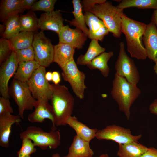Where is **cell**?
I'll use <instances>...</instances> for the list:
<instances>
[{
  "label": "cell",
  "instance_id": "obj_1",
  "mask_svg": "<svg viewBox=\"0 0 157 157\" xmlns=\"http://www.w3.org/2000/svg\"><path fill=\"white\" fill-rule=\"evenodd\" d=\"M147 25L128 17L124 14L122 16V31L125 35L127 51L132 57L138 60H145L147 57L143 44Z\"/></svg>",
  "mask_w": 157,
  "mask_h": 157
},
{
  "label": "cell",
  "instance_id": "obj_2",
  "mask_svg": "<svg viewBox=\"0 0 157 157\" xmlns=\"http://www.w3.org/2000/svg\"><path fill=\"white\" fill-rule=\"evenodd\" d=\"M141 93L137 85L128 82L126 79L115 73L112 82L110 94L117 104L119 110L123 112L129 120L131 107Z\"/></svg>",
  "mask_w": 157,
  "mask_h": 157
},
{
  "label": "cell",
  "instance_id": "obj_3",
  "mask_svg": "<svg viewBox=\"0 0 157 157\" xmlns=\"http://www.w3.org/2000/svg\"><path fill=\"white\" fill-rule=\"evenodd\" d=\"M53 92L51 99L55 127L66 126L68 118L72 116L75 99L68 88L59 84H52Z\"/></svg>",
  "mask_w": 157,
  "mask_h": 157
},
{
  "label": "cell",
  "instance_id": "obj_4",
  "mask_svg": "<svg viewBox=\"0 0 157 157\" xmlns=\"http://www.w3.org/2000/svg\"><path fill=\"white\" fill-rule=\"evenodd\" d=\"M123 10L113 6L109 1L95 5L89 11L102 20L114 36L119 38L122 33V17Z\"/></svg>",
  "mask_w": 157,
  "mask_h": 157
},
{
  "label": "cell",
  "instance_id": "obj_5",
  "mask_svg": "<svg viewBox=\"0 0 157 157\" xmlns=\"http://www.w3.org/2000/svg\"><path fill=\"white\" fill-rule=\"evenodd\" d=\"M20 138L22 140L27 138L31 140L35 146L42 150L48 147L55 149L59 147L61 143L60 132L52 130L49 132L44 131L41 128L35 126L28 127L19 134Z\"/></svg>",
  "mask_w": 157,
  "mask_h": 157
},
{
  "label": "cell",
  "instance_id": "obj_6",
  "mask_svg": "<svg viewBox=\"0 0 157 157\" xmlns=\"http://www.w3.org/2000/svg\"><path fill=\"white\" fill-rule=\"evenodd\" d=\"M9 92L18 106L19 115L23 119L24 111L32 110L36 101L33 96L27 83L13 78Z\"/></svg>",
  "mask_w": 157,
  "mask_h": 157
},
{
  "label": "cell",
  "instance_id": "obj_7",
  "mask_svg": "<svg viewBox=\"0 0 157 157\" xmlns=\"http://www.w3.org/2000/svg\"><path fill=\"white\" fill-rule=\"evenodd\" d=\"M32 46L35 53V60L40 66L48 67L53 62L54 45L45 36L43 31L35 34Z\"/></svg>",
  "mask_w": 157,
  "mask_h": 157
},
{
  "label": "cell",
  "instance_id": "obj_8",
  "mask_svg": "<svg viewBox=\"0 0 157 157\" xmlns=\"http://www.w3.org/2000/svg\"><path fill=\"white\" fill-rule=\"evenodd\" d=\"M45 68L40 66L34 72L27 83L35 99L49 101L51 97L53 86L46 78Z\"/></svg>",
  "mask_w": 157,
  "mask_h": 157
},
{
  "label": "cell",
  "instance_id": "obj_9",
  "mask_svg": "<svg viewBox=\"0 0 157 157\" xmlns=\"http://www.w3.org/2000/svg\"><path fill=\"white\" fill-rule=\"evenodd\" d=\"M119 47L118 57L115 66L116 73L129 82L137 85L140 80L138 68L133 59L127 55L124 42H120Z\"/></svg>",
  "mask_w": 157,
  "mask_h": 157
},
{
  "label": "cell",
  "instance_id": "obj_10",
  "mask_svg": "<svg viewBox=\"0 0 157 157\" xmlns=\"http://www.w3.org/2000/svg\"><path fill=\"white\" fill-rule=\"evenodd\" d=\"M62 70L64 80L69 83L76 96L80 99H83L87 88L85 83V73L78 69L74 59L68 62Z\"/></svg>",
  "mask_w": 157,
  "mask_h": 157
},
{
  "label": "cell",
  "instance_id": "obj_11",
  "mask_svg": "<svg viewBox=\"0 0 157 157\" xmlns=\"http://www.w3.org/2000/svg\"><path fill=\"white\" fill-rule=\"evenodd\" d=\"M142 136L141 134L133 135L129 129L113 124L98 130L95 138L99 140H111L118 144H124L133 142H138Z\"/></svg>",
  "mask_w": 157,
  "mask_h": 157
},
{
  "label": "cell",
  "instance_id": "obj_12",
  "mask_svg": "<svg viewBox=\"0 0 157 157\" xmlns=\"http://www.w3.org/2000/svg\"><path fill=\"white\" fill-rule=\"evenodd\" d=\"M18 63L14 51L8 58L1 65L0 68V93L1 96L6 98L10 97L8 83L15 75Z\"/></svg>",
  "mask_w": 157,
  "mask_h": 157
},
{
  "label": "cell",
  "instance_id": "obj_13",
  "mask_svg": "<svg viewBox=\"0 0 157 157\" xmlns=\"http://www.w3.org/2000/svg\"><path fill=\"white\" fill-rule=\"evenodd\" d=\"M59 43L69 45L75 49L83 48L88 37L78 29H72L67 25L63 26L58 34Z\"/></svg>",
  "mask_w": 157,
  "mask_h": 157
},
{
  "label": "cell",
  "instance_id": "obj_14",
  "mask_svg": "<svg viewBox=\"0 0 157 157\" xmlns=\"http://www.w3.org/2000/svg\"><path fill=\"white\" fill-rule=\"evenodd\" d=\"M48 101L43 99L36 100L34 106L35 110L28 115V119L32 123H42L45 119H49L52 123L51 130L56 131V127L54 125L53 110Z\"/></svg>",
  "mask_w": 157,
  "mask_h": 157
},
{
  "label": "cell",
  "instance_id": "obj_15",
  "mask_svg": "<svg viewBox=\"0 0 157 157\" xmlns=\"http://www.w3.org/2000/svg\"><path fill=\"white\" fill-rule=\"evenodd\" d=\"M86 25L88 27V38L102 41L109 32L103 22L90 11L84 13Z\"/></svg>",
  "mask_w": 157,
  "mask_h": 157
},
{
  "label": "cell",
  "instance_id": "obj_16",
  "mask_svg": "<svg viewBox=\"0 0 157 157\" xmlns=\"http://www.w3.org/2000/svg\"><path fill=\"white\" fill-rule=\"evenodd\" d=\"M64 19L59 10L44 12L38 19V24L41 31L51 30L58 34L62 27Z\"/></svg>",
  "mask_w": 157,
  "mask_h": 157
},
{
  "label": "cell",
  "instance_id": "obj_17",
  "mask_svg": "<svg viewBox=\"0 0 157 157\" xmlns=\"http://www.w3.org/2000/svg\"><path fill=\"white\" fill-rule=\"evenodd\" d=\"M143 42L147 57L155 63L157 60V28L152 21L147 25Z\"/></svg>",
  "mask_w": 157,
  "mask_h": 157
},
{
  "label": "cell",
  "instance_id": "obj_18",
  "mask_svg": "<svg viewBox=\"0 0 157 157\" xmlns=\"http://www.w3.org/2000/svg\"><path fill=\"white\" fill-rule=\"evenodd\" d=\"M18 115L6 113L0 115V145L7 148L9 146V139L12 126L14 124L21 121Z\"/></svg>",
  "mask_w": 157,
  "mask_h": 157
},
{
  "label": "cell",
  "instance_id": "obj_19",
  "mask_svg": "<svg viewBox=\"0 0 157 157\" xmlns=\"http://www.w3.org/2000/svg\"><path fill=\"white\" fill-rule=\"evenodd\" d=\"M90 142L76 135L66 156L67 157H93L94 152L90 147Z\"/></svg>",
  "mask_w": 157,
  "mask_h": 157
},
{
  "label": "cell",
  "instance_id": "obj_20",
  "mask_svg": "<svg viewBox=\"0 0 157 157\" xmlns=\"http://www.w3.org/2000/svg\"><path fill=\"white\" fill-rule=\"evenodd\" d=\"M66 124L74 130L76 135L89 142L95 138L98 130L97 128H90L79 121L75 116H70L67 120Z\"/></svg>",
  "mask_w": 157,
  "mask_h": 157
},
{
  "label": "cell",
  "instance_id": "obj_21",
  "mask_svg": "<svg viewBox=\"0 0 157 157\" xmlns=\"http://www.w3.org/2000/svg\"><path fill=\"white\" fill-rule=\"evenodd\" d=\"M75 49L65 44L58 43L54 45L53 62L56 63L62 69L68 62L74 59Z\"/></svg>",
  "mask_w": 157,
  "mask_h": 157
},
{
  "label": "cell",
  "instance_id": "obj_22",
  "mask_svg": "<svg viewBox=\"0 0 157 157\" xmlns=\"http://www.w3.org/2000/svg\"><path fill=\"white\" fill-rule=\"evenodd\" d=\"M25 11L21 0H2L0 5V20L3 23L9 18Z\"/></svg>",
  "mask_w": 157,
  "mask_h": 157
},
{
  "label": "cell",
  "instance_id": "obj_23",
  "mask_svg": "<svg viewBox=\"0 0 157 157\" xmlns=\"http://www.w3.org/2000/svg\"><path fill=\"white\" fill-rule=\"evenodd\" d=\"M118 144L117 154L119 157H140L148 148L136 142Z\"/></svg>",
  "mask_w": 157,
  "mask_h": 157
},
{
  "label": "cell",
  "instance_id": "obj_24",
  "mask_svg": "<svg viewBox=\"0 0 157 157\" xmlns=\"http://www.w3.org/2000/svg\"><path fill=\"white\" fill-rule=\"evenodd\" d=\"M81 1L80 0H72L74 10L72 13L74 18L71 21H66L69 22L70 26H74L76 28L81 30L88 37L89 30L87 27L85 16L83 12Z\"/></svg>",
  "mask_w": 157,
  "mask_h": 157
},
{
  "label": "cell",
  "instance_id": "obj_25",
  "mask_svg": "<svg viewBox=\"0 0 157 157\" xmlns=\"http://www.w3.org/2000/svg\"><path fill=\"white\" fill-rule=\"evenodd\" d=\"M40 66L35 60L19 63L13 78L20 81L27 82Z\"/></svg>",
  "mask_w": 157,
  "mask_h": 157
},
{
  "label": "cell",
  "instance_id": "obj_26",
  "mask_svg": "<svg viewBox=\"0 0 157 157\" xmlns=\"http://www.w3.org/2000/svg\"><path fill=\"white\" fill-rule=\"evenodd\" d=\"M105 51V48L100 45L98 40H91L86 53L79 56L76 64L78 65H87L95 58Z\"/></svg>",
  "mask_w": 157,
  "mask_h": 157
},
{
  "label": "cell",
  "instance_id": "obj_27",
  "mask_svg": "<svg viewBox=\"0 0 157 157\" xmlns=\"http://www.w3.org/2000/svg\"><path fill=\"white\" fill-rule=\"evenodd\" d=\"M113 55V51L103 53L95 58L87 66L91 70H99L104 76L107 77L110 72L108 62Z\"/></svg>",
  "mask_w": 157,
  "mask_h": 157
},
{
  "label": "cell",
  "instance_id": "obj_28",
  "mask_svg": "<svg viewBox=\"0 0 157 157\" xmlns=\"http://www.w3.org/2000/svg\"><path fill=\"white\" fill-rule=\"evenodd\" d=\"M34 34L33 32L21 31L9 39L13 51L27 48L32 46Z\"/></svg>",
  "mask_w": 157,
  "mask_h": 157
},
{
  "label": "cell",
  "instance_id": "obj_29",
  "mask_svg": "<svg viewBox=\"0 0 157 157\" xmlns=\"http://www.w3.org/2000/svg\"><path fill=\"white\" fill-rule=\"evenodd\" d=\"M38 19L34 12L30 11L26 14L19 15L21 31L34 32L39 29Z\"/></svg>",
  "mask_w": 157,
  "mask_h": 157
},
{
  "label": "cell",
  "instance_id": "obj_30",
  "mask_svg": "<svg viewBox=\"0 0 157 157\" xmlns=\"http://www.w3.org/2000/svg\"><path fill=\"white\" fill-rule=\"evenodd\" d=\"M124 10V9L134 7L138 8L157 9V0H122L116 6Z\"/></svg>",
  "mask_w": 157,
  "mask_h": 157
},
{
  "label": "cell",
  "instance_id": "obj_31",
  "mask_svg": "<svg viewBox=\"0 0 157 157\" xmlns=\"http://www.w3.org/2000/svg\"><path fill=\"white\" fill-rule=\"evenodd\" d=\"M19 14L12 16L3 23L6 29L2 38L9 40L21 31L19 21Z\"/></svg>",
  "mask_w": 157,
  "mask_h": 157
},
{
  "label": "cell",
  "instance_id": "obj_32",
  "mask_svg": "<svg viewBox=\"0 0 157 157\" xmlns=\"http://www.w3.org/2000/svg\"><path fill=\"white\" fill-rule=\"evenodd\" d=\"M56 1V0H40L35 3L31 11H43L45 12L53 11Z\"/></svg>",
  "mask_w": 157,
  "mask_h": 157
},
{
  "label": "cell",
  "instance_id": "obj_33",
  "mask_svg": "<svg viewBox=\"0 0 157 157\" xmlns=\"http://www.w3.org/2000/svg\"><path fill=\"white\" fill-rule=\"evenodd\" d=\"M13 51L9 40L2 38L0 39V64L1 65L10 56Z\"/></svg>",
  "mask_w": 157,
  "mask_h": 157
},
{
  "label": "cell",
  "instance_id": "obj_34",
  "mask_svg": "<svg viewBox=\"0 0 157 157\" xmlns=\"http://www.w3.org/2000/svg\"><path fill=\"white\" fill-rule=\"evenodd\" d=\"M22 140L21 147L17 152L18 157L30 156L31 154L36 151L35 146L31 140L25 138Z\"/></svg>",
  "mask_w": 157,
  "mask_h": 157
},
{
  "label": "cell",
  "instance_id": "obj_35",
  "mask_svg": "<svg viewBox=\"0 0 157 157\" xmlns=\"http://www.w3.org/2000/svg\"><path fill=\"white\" fill-rule=\"evenodd\" d=\"M18 63L35 60V53L32 46L27 48L14 51Z\"/></svg>",
  "mask_w": 157,
  "mask_h": 157
},
{
  "label": "cell",
  "instance_id": "obj_36",
  "mask_svg": "<svg viewBox=\"0 0 157 157\" xmlns=\"http://www.w3.org/2000/svg\"><path fill=\"white\" fill-rule=\"evenodd\" d=\"M13 110L9 98L3 97H0V115L6 113H13Z\"/></svg>",
  "mask_w": 157,
  "mask_h": 157
},
{
  "label": "cell",
  "instance_id": "obj_37",
  "mask_svg": "<svg viewBox=\"0 0 157 157\" xmlns=\"http://www.w3.org/2000/svg\"><path fill=\"white\" fill-rule=\"evenodd\" d=\"M106 0H83L81 1L83 11H89L95 5L105 2Z\"/></svg>",
  "mask_w": 157,
  "mask_h": 157
},
{
  "label": "cell",
  "instance_id": "obj_38",
  "mask_svg": "<svg viewBox=\"0 0 157 157\" xmlns=\"http://www.w3.org/2000/svg\"><path fill=\"white\" fill-rule=\"evenodd\" d=\"M140 157H157V149L149 147Z\"/></svg>",
  "mask_w": 157,
  "mask_h": 157
},
{
  "label": "cell",
  "instance_id": "obj_39",
  "mask_svg": "<svg viewBox=\"0 0 157 157\" xmlns=\"http://www.w3.org/2000/svg\"><path fill=\"white\" fill-rule=\"evenodd\" d=\"M37 1L36 0H21V4L23 9L31 10L33 6Z\"/></svg>",
  "mask_w": 157,
  "mask_h": 157
},
{
  "label": "cell",
  "instance_id": "obj_40",
  "mask_svg": "<svg viewBox=\"0 0 157 157\" xmlns=\"http://www.w3.org/2000/svg\"><path fill=\"white\" fill-rule=\"evenodd\" d=\"M149 110L151 113L157 115V99H155L150 104Z\"/></svg>",
  "mask_w": 157,
  "mask_h": 157
},
{
  "label": "cell",
  "instance_id": "obj_41",
  "mask_svg": "<svg viewBox=\"0 0 157 157\" xmlns=\"http://www.w3.org/2000/svg\"><path fill=\"white\" fill-rule=\"evenodd\" d=\"M52 81L55 85L59 84L61 81V78L60 74L58 72L54 71L52 72Z\"/></svg>",
  "mask_w": 157,
  "mask_h": 157
},
{
  "label": "cell",
  "instance_id": "obj_42",
  "mask_svg": "<svg viewBox=\"0 0 157 157\" xmlns=\"http://www.w3.org/2000/svg\"><path fill=\"white\" fill-rule=\"evenodd\" d=\"M151 21L153 22L156 26L157 28V9L154 10L152 14Z\"/></svg>",
  "mask_w": 157,
  "mask_h": 157
},
{
  "label": "cell",
  "instance_id": "obj_43",
  "mask_svg": "<svg viewBox=\"0 0 157 157\" xmlns=\"http://www.w3.org/2000/svg\"><path fill=\"white\" fill-rule=\"evenodd\" d=\"M45 77L47 80L49 82L52 81V72L48 71L46 72Z\"/></svg>",
  "mask_w": 157,
  "mask_h": 157
},
{
  "label": "cell",
  "instance_id": "obj_44",
  "mask_svg": "<svg viewBox=\"0 0 157 157\" xmlns=\"http://www.w3.org/2000/svg\"><path fill=\"white\" fill-rule=\"evenodd\" d=\"M6 29L5 25L3 24H0V35H3Z\"/></svg>",
  "mask_w": 157,
  "mask_h": 157
},
{
  "label": "cell",
  "instance_id": "obj_45",
  "mask_svg": "<svg viewBox=\"0 0 157 157\" xmlns=\"http://www.w3.org/2000/svg\"><path fill=\"white\" fill-rule=\"evenodd\" d=\"M155 64L153 67V70L156 74L157 75V60L155 62Z\"/></svg>",
  "mask_w": 157,
  "mask_h": 157
},
{
  "label": "cell",
  "instance_id": "obj_46",
  "mask_svg": "<svg viewBox=\"0 0 157 157\" xmlns=\"http://www.w3.org/2000/svg\"><path fill=\"white\" fill-rule=\"evenodd\" d=\"M52 157H61V156L59 153H56L53 154Z\"/></svg>",
  "mask_w": 157,
  "mask_h": 157
},
{
  "label": "cell",
  "instance_id": "obj_47",
  "mask_svg": "<svg viewBox=\"0 0 157 157\" xmlns=\"http://www.w3.org/2000/svg\"><path fill=\"white\" fill-rule=\"evenodd\" d=\"M98 157H109V156L107 154H101Z\"/></svg>",
  "mask_w": 157,
  "mask_h": 157
},
{
  "label": "cell",
  "instance_id": "obj_48",
  "mask_svg": "<svg viewBox=\"0 0 157 157\" xmlns=\"http://www.w3.org/2000/svg\"><path fill=\"white\" fill-rule=\"evenodd\" d=\"M22 157H31L30 156H24Z\"/></svg>",
  "mask_w": 157,
  "mask_h": 157
},
{
  "label": "cell",
  "instance_id": "obj_49",
  "mask_svg": "<svg viewBox=\"0 0 157 157\" xmlns=\"http://www.w3.org/2000/svg\"><path fill=\"white\" fill-rule=\"evenodd\" d=\"M63 157H67L66 156H63Z\"/></svg>",
  "mask_w": 157,
  "mask_h": 157
}]
</instances>
